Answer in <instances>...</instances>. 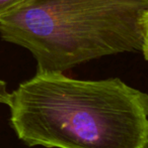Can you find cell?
Instances as JSON below:
<instances>
[{"label": "cell", "mask_w": 148, "mask_h": 148, "mask_svg": "<svg viewBox=\"0 0 148 148\" xmlns=\"http://www.w3.org/2000/svg\"><path fill=\"white\" fill-rule=\"evenodd\" d=\"M10 124L28 146L146 148L148 96L119 78L37 72L11 93Z\"/></svg>", "instance_id": "obj_1"}, {"label": "cell", "mask_w": 148, "mask_h": 148, "mask_svg": "<svg viewBox=\"0 0 148 148\" xmlns=\"http://www.w3.org/2000/svg\"><path fill=\"white\" fill-rule=\"evenodd\" d=\"M0 37L28 49L37 72L126 53L147 60L148 0H34L0 19Z\"/></svg>", "instance_id": "obj_2"}, {"label": "cell", "mask_w": 148, "mask_h": 148, "mask_svg": "<svg viewBox=\"0 0 148 148\" xmlns=\"http://www.w3.org/2000/svg\"><path fill=\"white\" fill-rule=\"evenodd\" d=\"M34 0H0V19L22 9Z\"/></svg>", "instance_id": "obj_3"}, {"label": "cell", "mask_w": 148, "mask_h": 148, "mask_svg": "<svg viewBox=\"0 0 148 148\" xmlns=\"http://www.w3.org/2000/svg\"><path fill=\"white\" fill-rule=\"evenodd\" d=\"M10 103H11V94L8 93L6 89V83L0 80V104L9 106Z\"/></svg>", "instance_id": "obj_4"}]
</instances>
